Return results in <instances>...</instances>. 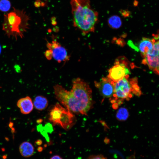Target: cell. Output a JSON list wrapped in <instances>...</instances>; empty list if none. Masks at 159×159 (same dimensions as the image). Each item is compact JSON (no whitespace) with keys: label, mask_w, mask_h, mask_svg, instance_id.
<instances>
[{"label":"cell","mask_w":159,"mask_h":159,"mask_svg":"<svg viewBox=\"0 0 159 159\" xmlns=\"http://www.w3.org/2000/svg\"><path fill=\"white\" fill-rule=\"evenodd\" d=\"M11 7V3L8 0L0 1V10L2 11L6 12L9 10Z\"/></svg>","instance_id":"obj_16"},{"label":"cell","mask_w":159,"mask_h":159,"mask_svg":"<svg viewBox=\"0 0 159 159\" xmlns=\"http://www.w3.org/2000/svg\"><path fill=\"white\" fill-rule=\"evenodd\" d=\"M153 47L143 57L142 63L147 65L149 68L157 74H159L158 34H155Z\"/></svg>","instance_id":"obj_7"},{"label":"cell","mask_w":159,"mask_h":159,"mask_svg":"<svg viewBox=\"0 0 159 159\" xmlns=\"http://www.w3.org/2000/svg\"><path fill=\"white\" fill-rule=\"evenodd\" d=\"M154 40V37L151 39L148 38L143 37L139 42L137 49L140 52L143 57L147 52L151 49Z\"/></svg>","instance_id":"obj_12"},{"label":"cell","mask_w":159,"mask_h":159,"mask_svg":"<svg viewBox=\"0 0 159 159\" xmlns=\"http://www.w3.org/2000/svg\"><path fill=\"white\" fill-rule=\"evenodd\" d=\"M70 91L79 114L87 115L93 105L92 91L88 84L80 78L74 79Z\"/></svg>","instance_id":"obj_2"},{"label":"cell","mask_w":159,"mask_h":159,"mask_svg":"<svg viewBox=\"0 0 159 159\" xmlns=\"http://www.w3.org/2000/svg\"><path fill=\"white\" fill-rule=\"evenodd\" d=\"M29 20L25 12L14 9L5 15L3 29L9 37L22 38L28 28Z\"/></svg>","instance_id":"obj_3"},{"label":"cell","mask_w":159,"mask_h":159,"mask_svg":"<svg viewBox=\"0 0 159 159\" xmlns=\"http://www.w3.org/2000/svg\"><path fill=\"white\" fill-rule=\"evenodd\" d=\"M74 26L84 35L94 32L98 13L92 9L89 0H71Z\"/></svg>","instance_id":"obj_1"},{"label":"cell","mask_w":159,"mask_h":159,"mask_svg":"<svg viewBox=\"0 0 159 159\" xmlns=\"http://www.w3.org/2000/svg\"><path fill=\"white\" fill-rule=\"evenodd\" d=\"M125 77L115 82L113 97L120 100L129 99L133 94L140 95L141 92L138 85V78Z\"/></svg>","instance_id":"obj_4"},{"label":"cell","mask_w":159,"mask_h":159,"mask_svg":"<svg viewBox=\"0 0 159 159\" xmlns=\"http://www.w3.org/2000/svg\"><path fill=\"white\" fill-rule=\"evenodd\" d=\"M47 54L51 59L52 58L58 63L65 62L69 60V56L67 49L57 41L54 40L47 44Z\"/></svg>","instance_id":"obj_8"},{"label":"cell","mask_w":159,"mask_h":159,"mask_svg":"<svg viewBox=\"0 0 159 159\" xmlns=\"http://www.w3.org/2000/svg\"><path fill=\"white\" fill-rule=\"evenodd\" d=\"M41 141L40 140H38L36 142V144L38 145H41Z\"/></svg>","instance_id":"obj_20"},{"label":"cell","mask_w":159,"mask_h":159,"mask_svg":"<svg viewBox=\"0 0 159 159\" xmlns=\"http://www.w3.org/2000/svg\"><path fill=\"white\" fill-rule=\"evenodd\" d=\"M129 66V62L125 57H118L109 70L107 77L115 82L125 77L129 76L131 73Z\"/></svg>","instance_id":"obj_6"},{"label":"cell","mask_w":159,"mask_h":159,"mask_svg":"<svg viewBox=\"0 0 159 159\" xmlns=\"http://www.w3.org/2000/svg\"><path fill=\"white\" fill-rule=\"evenodd\" d=\"M107 22L110 27L114 29L119 28L122 24L121 18L117 15L110 17L108 20Z\"/></svg>","instance_id":"obj_15"},{"label":"cell","mask_w":159,"mask_h":159,"mask_svg":"<svg viewBox=\"0 0 159 159\" xmlns=\"http://www.w3.org/2000/svg\"><path fill=\"white\" fill-rule=\"evenodd\" d=\"M49 120L53 125H59L66 130H69L76 122L75 117L72 112L59 103L50 110Z\"/></svg>","instance_id":"obj_5"},{"label":"cell","mask_w":159,"mask_h":159,"mask_svg":"<svg viewBox=\"0 0 159 159\" xmlns=\"http://www.w3.org/2000/svg\"><path fill=\"white\" fill-rule=\"evenodd\" d=\"M50 159H62L60 156L58 155H55L52 157Z\"/></svg>","instance_id":"obj_19"},{"label":"cell","mask_w":159,"mask_h":159,"mask_svg":"<svg viewBox=\"0 0 159 159\" xmlns=\"http://www.w3.org/2000/svg\"><path fill=\"white\" fill-rule=\"evenodd\" d=\"M95 85L100 94L104 97L110 98L113 96L114 93L115 82L107 77H103L99 81H95Z\"/></svg>","instance_id":"obj_10"},{"label":"cell","mask_w":159,"mask_h":159,"mask_svg":"<svg viewBox=\"0 0 159 159\" xmlns=\"http://www.w3.org/2000/svg\"><path fill=\"white\" fill-rule=\"evenodd\" d=\"M13 123H11L10 124H9L10 127H11L12 126H13Z\"/></svg>","instance_id":"obj_21"},{"label":"cell","mask_w":159,"mask_h":159,"mask_svg":"<svg viewBox=\"0 0 159 159\" xmlns=\"http://www.w3.org/2000/svg\"><path fill=\"white\" fill-rule=\"evenodd\" d=\"M48 103L47 99L41 95L36 96L33 102V105L37 110L41 111L45 109L47 107Z\"/></svg>","instance_id":"obj_14"},{"label":"cell","mask_w":159,"mask_h":159,"mask_svg":"<svg viewBox=\"0 0 159 159\" xmlns=\"http://www.w3.org/2000/svg\"><path fill=\"white\" fill-rule=\"evenodd\" d=\"M120 12L122 15L124 17H127L130 14L129 11L127 10H121V11Z\"/></svg>","instance_id":"obj_18"},{"label":"cell","mask_w":159,"mask_h":159,"mask_svg":"<svg viewBox=\"0 0 159 159\" xmlns=\"http://www.w3.org/2000/svg\"><path fill=\"white\" fill-rule=\"evenodd\" d=\"M87 159H107V158L102 155H92Z\"/></svg>","instance_id":"obj_17"},{"label":"cell","mask_w":159,"mask_h":159,"mask_svg":"<svg viewBox=\"0 0 159 159\" xmlns=\"http://www.w3.org/2000/svg\"><path fill=\"white\" fill-rule=\"evenodd\" d=\"M56 98L66 108L72 112L79 114L77 109L72 100L71 92L62 86L55 85L54 87Z\"/></svg>","instance_id":"obj_9"},{"label":"cell","mask_w":159,"mask_h":159,"mask_svg":"<svg viewBox=\"0 0 159 159\" xmlns=\"http://www.w3.org/2000/svg\"><path fill=\"white\" fill-rule=\"evenodd\" d=\"M0 52H1V47H0Z\"/></svg>","instance_id":"obj_22"},{"label":"cell","mask_w":159,"mask_h":159,"mask_svg":"<svg viewBox=\"0 0 159 159\" xmlns=\"http://www.w3.org/2000/svg\"><path fill=\"white\" fill-rule=\"evenodd\" d=\"M19 151L21 154L25 158L32 156L34 153V148L33 145L28 142H24L19 147Z\"/></svg>","instance_id":"obj_13"},{"label":"cell","mask_w":159,"mask_h":159,"mask_svg":"<svg viewBox=\"0 0 159 159\" xmlns=\"http://www.w3.org/2000/svg\"><path fill=\"white\" fill-rule=\"evenodd\" d=\"M17 105L20 109L21 112L24 114H29L33 108L32 101L28 96L19 99L17 102Z\"/></svg>","instance_id":"obj_11"}]
</instances>
